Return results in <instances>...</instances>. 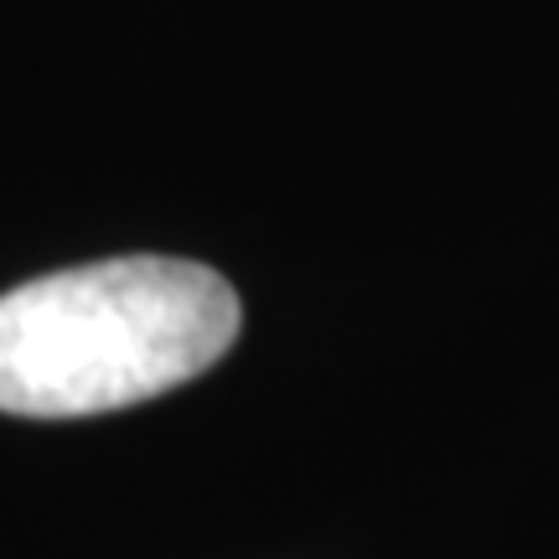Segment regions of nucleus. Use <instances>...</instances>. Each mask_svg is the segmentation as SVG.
<instances>
[{
  "label": "nucleus",
  "instance_id": "1",
  "mask_svg": "<svg viewBox=\"0 0 559 559\" xmlns=\"http://www.w3.org/2000/svg\"><path fill=\"white\" fill-rule=\"evenodd\" d=\"M239 290L192 260L124 254L0 296V409L83 419L207 373L239 342Z\"/></svg>",
  "mask_w": 559,
  "mask_h": 559
}]
</instances>
